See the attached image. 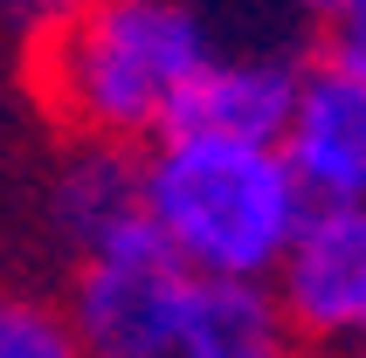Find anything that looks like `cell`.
I'll use <instances>...</instances> for the list:
<instances>
[{
	"label": "cell",
	"instance_id": "cell-1",
	"mask_svg": "<svg viewBox=\"0 0 366 358\" xmlns=\"http://www.w3.org/2000/svg\"><path fill=\"white\" fill-rule=\"evenodd\" d=\"M214 48L201 0H83L49 41H35V83L69 131L132 152V138H166Z\"/></svg>",
	"mask_w": 366,
	"mask_h": 358
},
{
	"label": "cell",
	"instance_id": "cell-2",
	"mask_svg": "<svg viewBox=\"0 0 366 358\" xmlns=\"http://www.w3.org/2000/svg\"><path fill=\"white\" fill-rule=\"evenodd\" d=\"M139 214L194 282L263 290L311 200L297 193L277 145L152 138L139 159Z\"/></svg>",
	"mask_w": 366,
	"mask_h": 358
},
{
	"label": "cell",
	"instance_id": "cell-3",
	"mask_svg": "<svg viewBox=\"0 0 366 358\" xmlns=\"http://www.w3.org/2000/svg\"><path fill=\"white\" fill-rule=\"evenodd\" d=\"M194 297H201V282L139 220L132 235L76 255L62 324L83 358H173L187 317H194Z\"/></svg>",
	"mask_w": 366,
	"mask_h": 358
},
{
	"label": "cell",
	"instance_id": "cell-4",
	"mask_svg": "<svg viewBox=\"0 0 366 358\" xmlns=\"http://www.w3.org/2000/svg\"><path fill=\"white\" fill-rule=\"evenodd\" d=\"M263 290L290 338L352 352L366 338V207H311Z\"/></svg>",
	"mask_w": 366,
	"mask_h": 358
},
{
	"label": "cell",
	"instance_id": "cell-5",
	"mask_svg": "<svg viewBox=\"0 0 366 358\" xmlns=\"http://www.w3.org/2000/svg\"><path fill=\"white\" fill-rule=\"evenodd\" d=\"M277 152L311 207H366V83L332 62H305Z\"/></svg>",
	"mask_w": 366,
	"mask_h": 358
},
{
	"label": "cell",
	"instance_id": "cell-6",
	"mask_svg": "<svg viewBox=\"0 0 366 358\" xmlns=\"http://www.w3.org/2000/svg\"><path fill=\"white\" fill-rule=\"evenodd\" d=\"M305 62L284 48H214L187 83L166 138H222V145H277L297 103Z\"/></svg>",
	"mask_w": 366,
	"mask_h": 358
},
{
	"label": "cell",
	"instance_id": "cell-7",
	"mask_svg": "<svg viewBox=\"0 0 366 358\" xmlns=\"http://www.w3.org/2000/svg\"><path fill=\"white\" fill-rule=\"evenodd\" d=\"M49 220H56V235L90 255L104 241H118L139 227V159L124 152V145H90L83 138L69 159H62L56 186H49Z\"/></svg>",
	"mask_w": 366,
	"mask_h": 358
},
{
	"label": "cell",
	"instance_id": "cell-8",
	"mask_svg": "<svg viewBox=\"0 0 366 358\" xmlns=\"http://www.w3.org/2000/svg\"><path fill=\"white\" fill-rule=\"evenodd\" d=\"M173 358H290V331H284V317H277L269 290L201 282L194 317H187Z\"/></svg>",
	"mask_w": 366,
	"mask_h": 358
},
{
	"label": "cell",
	"instance_id": "cell-9",
	"mask_svg": "<svg viewBox=\"0 0 366 358\" xmlns=\"http://www.w3.org/2000/svg\"><path fill=\"white\" fill-rule=\"evenodd\" d=\"M0 358H83V352L62 324V303L0 282Z\"/></svg>",
	"mask_w": 366,
	"mask_h": 358
},
{
	"label": "cell",
	"instance_id": "cell-10",
	"mask_svg": "<svg viewBox=\"0 0 366 358\" xmlns=\"http://www.w3.org/2000/svg\"><path fill=\"white\" fill-rule=\"evenodd\" d=\"M318 28H325V62L366 83V0H332Z\"/></svg>",
	"mask_w": 366,
	"mask_h": 358
},
{
	"label": "cell",
	"instance_id": "cell-11",
	"mask_svg": "<svg viewBox=\"0 0 366 358\" xmlns=\"http://www.w3.org/2000/svg\"><path fill=\"white\" fill-rule=\"evenodd\" d=\"M76 7H83V0H7V14H14L21 28L35 35V41H49V35L62 28V21L76 14Z\"/></svg>",
	"mask_w": 366,
	"mask_h": 358
},
{
	"label": "cell",
	"instance_id": "cell-12",
	"mask_svg": "<svg viewBox=\"0 0 366 358\" xmlns=\"http://www.w3.org/2000/svg\"><path fill=\"white\" fill-rule=\"evenodd\" d=\"M290 7H297V14H311V21H325V7H332V0H290Z\"/></svg>",
	"mask_w": 366,
	"mask_h": 358
},
{
	"label": "cell",
	"instance_id": "cell-13",
	"mask_svg": "<svg viewBox=\"0 0 366 358\" xmlns=\"http://www.w3.org/2000/svg\"><path fill=\"white\" fill-rule=\"evenodd\" d=\"M346 358H366V338H360V344H352V352H346Z\"/></svg>",
	"mask_w": 366,
	"mask_h": 358
}]
</instances>
